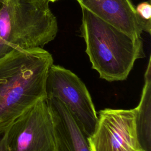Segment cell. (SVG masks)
I'll list each match as a JSON object with an SVG mask.
<instances>
[{
	"instance_id": "cell-1",
	"label": "cell",
	"mask_w": 151,
	"mask_h": 151,
	"mask_svg": "<svg viewBox=\"0 0 151 151\" xmlns=\"http://www.w3.org/2000/svg\"><path fill=\"white\" fill-rule=\"evenodd\" d=\"M52 55L43 48L14 50L0 59V126L47 98L45 82Z\"/></svg>"
},
{
	"instance_id": "cell-2",
	"label": "cell",
	"mask_w": 151,
	"mask_h": 151,
	"mask_svg": "<svg viewBox=\"0 0 151 151\" xmlns=\"http://www.w3.org/2000/svg\"><path fill=\"white\" fill-rule=\"evenodd\" d=\"M81 8V36L92 68L108 81L126 80L136 60L145 57L142 38H132Z\"/></svg>"
},
{
	"instance_id": "cell-3",
	"label": "cell",
	"mask_w": 151,
	"mask_h": 151,
	"mask_svg": "<svg viewBox=\"0 0 151 151\" xmlns=\"http://www.w3.org/2000/svg\"><path fill=\"white\" fill-rule=\"evenodd\" d=\"M48 0H8L0 10V59L14 50L41 47L58 32Z\"/></svg>"
},
{
	"instance_id": "cell-4",
	"label": "cell",
	"mask_w": 151,
	"mask_h": 151,
	"mask_svg": "<svg viewBox=\"0 0 151 151\" xmlns=\"http://www.w3.org/2000/svg\"><path fill=\"white\" fill-rule=\"evenodd\" d=\"M47 97H54L67 108L78 125L89 137L94 132L97 115L86 85L71 71L52 64L45 82Z\"/></svg>"
},
{
	"instance_id": "cell-5",
	"label": "cell",
	"mask_w": 151,
	"mask_h": 151,
	"mask_svg": "<svg viewBox=\"0 0 151 151\" xmlns=\"http://www.w3.org/2000/svg\"><path fill=\"white\" fill-rule=\"evenodd\" d=\"M6 140L8 151H55L47 98L37 101L9 124Z\"/></svg>"
},
{
	"instance_id": "cell-6",
	"label": "cell",
	"mask_w": 151,
	"mask_h": 151,
	"mask_svg": "<svg viewBox=\"0 0 151 151\" xmlns=\"http://www.w3.org/2000/svg\"><path fill=\"white\" fill-rule=\"evenodd\" d=\"M88 140L91 151H140L134 109L100 110Z\"/></svg>"
},
{
	"instance_id": "cell-7",
	"label": "cell",
	"mask_w": 151,
	"mask_h": 151,
	"mask_svg": "<svg viewBox=\"0 0 151 151\" xmlns=\"http://www.w3.org/2000/svg\"><path fill=\"white\" fill-rule=\"evenodd\" d=\"M83 7L133 38L151 32V21L142 19L132 0H77Z\"/></svg>"
},
{
	"instance_id": "cell-8",
	"label": "cell",
	"mask_w": 151,
	"mask_h": 151,
	"mask_svg": "<svg viewBox=\"0 0 151 151\" xmlns=\"http://www.w3.org/2000/svg\"><path fill=\"white\" fill-rule=\"evenodd\" d=\"M52 117L55 151H91L88 136L65 106L54 97H47Z\"/></svg>"
},
{
	"instance_id": "cell-9",
	"label": "cell",
	"mask_w": 151,
	"mask_h": 151,
	"mask_svg": "<svg viewBox=\"0 0 151 151\" xmlns=\"http://www.w3.org/2000/svg\"><path fill=\"white\" fill-rule=\"evenodd\" d=\"M144 86L138 106L133 109L140 151H151V58L144 76Z\"/></svg>"
},
{
	"instance_id": "cell-10",
	"label": "cell",
	"mask_w": 151,
	"mask_h": 151,
	"mask_svg": "<svg viewBox=\"0 0 151 151\" xmlns=\"http://www.w3.org/2000/svg\"><path fill=\"white\" fill-rule=\"evenodd\" d=\"M137 15L145 21H151V5L149 2L145 1L139 3L136 6Z\"/></svg>"
},
{
	"instance_id": "cell-11",
	"label": "cell",
	"mask_w": 151,
	"mask_h": 151,
	"mask_svg": "<svg viewBox=\"0 0 151 151\" xmlns=\"http://www.w3.org/2000/svg\"><path fill=\"white\" fill-rule=\"evenodd\" d=\"M9 124L0 126V151H8L6 140V134Z\"/></svg>"
},
{
	"instance_id": "cell-12",
	"label": "cell",
	"mask_w": 151,
	"mask_h": 151,
	"mask_svg": "<svg viewBox=\"0 0 151 151\" xmlns=\"http://www.w3.org/2000/svg\"><path fill=\"white\" fill-rule=\"evenodd\" d=\"M8 0H0V10L3 6V5L5 4V3Z\"/></svg>"
},
{
	"instance_id": "cell-13",
	"label": "cell",
	"mask_w": 151,
	"mask_h": 151,
	"mask_svg": "<svg viewBox=\"0 0 151 151\" xmlns=\"http://www.w3.org/2000/svg\"><path fill=\"white\" fill-rule=\"evenodd\" d=\"M49 2H55V1H58V0H48Z\"/></svg>"
}]
</instances>
